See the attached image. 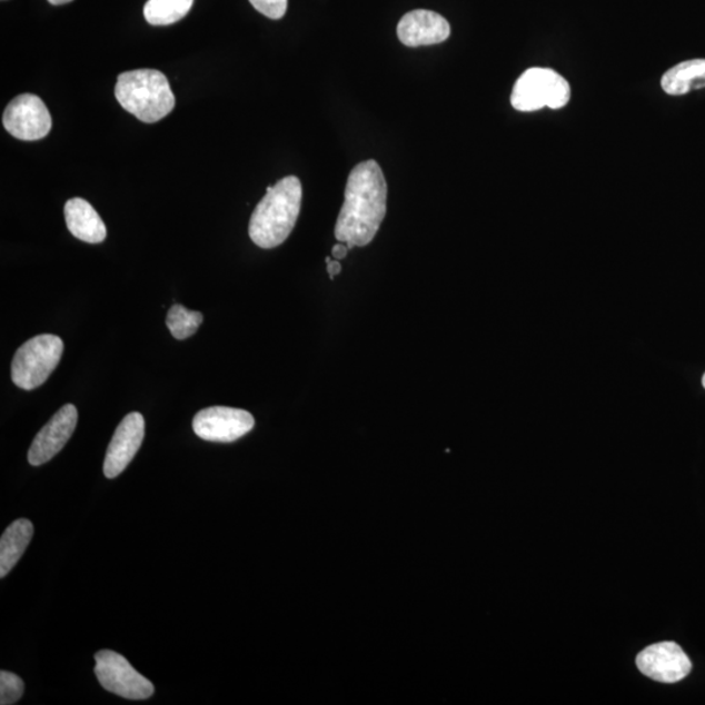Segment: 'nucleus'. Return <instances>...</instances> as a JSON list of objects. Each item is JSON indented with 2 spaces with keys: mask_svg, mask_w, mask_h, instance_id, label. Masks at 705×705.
I'll use <instances>...</instances> for the list:
<instances>
[{
  "mask_svg": "<svg viewBox=\"0 0 705 705\" xmlns=\"http://www.w3.org/2000/svg\"><path fill=\"white\" fill-rule=\"evenodd\" d=\"M387 212V183L379 163H358L350 171L345 200L335 227L337 241L352 247L369 245Z\"/></svg>",
  "mask_w": 705,
  "mask_h": 705,
  "instance_id": "1",
  "label": "nucleus"
},
{
  "mask_svg": "<svg viewBox=\"0 0 705 705\" xmlns=\"http://www.w3.org/2000/svg\"><path fill=\"white\" fill-rule=\"evenodd\" d=\"M302 185L295 176L268 187L249 225L251 241L260 249H275L287 241L301 212Z\"/></svg>",
  "mask_w": 705,
  "mask_h": 705,
  "instance_id": "2",
  "label": "nucleus"
},
{
  "mask_svg": "<svg viewBox=\"0 0 705 705\" xmlns=\"http://www.w3.org/2000/svg\"><path fill=\"white\" fill-rule=\"evenodd\" d=\"M116 97L139 121L156 123L176 107L169 80L157 70L127 71L118 77Z\"/></svg>",
  "mask_w": 705,
  "mask_h": 705,
  "instance_id": "3",
  "label": "nucleus"
},
{
  "mask_svg": "<svg viewBox=\"0 0 705 705\" xmlns=\"http://www.w3.org/2000/svg\"><path fill=\"white\" fill-rule=\"evenodd\" d=\"M63 349L61 337L56 335L36 336L22 344L11 366L13 384L27 391L42 386L57 369Z\"/></svg>",
  "mask_w": 705,
  "mask_h": 705,
  "instance_id": "4",
  "label": "nucleus"
},
{
  "mask_svg": "<svg viewBox=\"0 0 705 705\" xmlns=\"http://www.w3.org/2000/svg\"><path fill=\"white\" fill-rule=\"evenodd\" d=\"M572 99V87L558 72L534 67L517 79L512 95L517 111L530 112L549 108H565Z\"/></svg>",
  "mask_w": 705,
  "mask_h": 705,
  "instance_id": "5",
  "label": "nucleus"
},
{
  "mask_svg": "<svg viewBox=\"0 0 705 705\" xmlns=\"http://www.w3.org/2000/svg\"><path fill=\"white\" fill-rule=\"evenodd\" d=\"M95 659L97 679L107 692L130 701H145L155 694L152 682L142 677L117 652H97Z\"/></svg>",
  "mask_w": 705,
  "mask_h": 705,
  "instance_id": "6",
  "label": "nucleus"
},
{
  "mask_svg": "<svg viewBox=\"0 0 705 705\" xmlns=\"http://www.w3.org/2000/svg\"><path fill=\"white\" fill-rule=\"evenodd\" d=\"M255 419L249 411L228 407L202 409L193 417L192 427L199 438L217 444H231L249 434Z\"/></svg>",
  "mask_w": 705,
  "mask_h": 705,
  "instance_id": "7",
  "label": "nucleus"
},
{
  "mask_svg": "<svg viewBox=\"0 0 705 705\" xmlns=\"http://www.w3.org/2000/svg\"><path fill=\"white\" fill-rule=\"evenodd\" d=\"M3 126L13 138L34 141L48 137L51 130V116L47 105L34 95H21L6 108Z\"/></svg>",
  "mask_w": 705,
  "mask_h": 705,
  "instance_id": "8",
  "label": "nucleus"
},
{
  "mask_svg": "<svg viewBox=\"0 0 705 705\" xmlns=\"http://www.w3.org/2000/svg\"><path fill=\"white\" fill-rule=\"evenodd\" d=\"M636 665L645 677L662 684L685 679L693 669L685 651L674 642L649 645L636 657Z\"/></svg>",
  "mask_w": 705,
  "mask_h": 705,
  "instance_id": "9",
  "label": "nucleus"
},
{
  "mask_svg": "<svg viewBox=\"0 0 705 705\" xmlns=\"http://www.w3.org/2000/svg\"><path fill=\"white\" fill-rule=\"evenodd\" d=\"M78 425V409L75 405L67 404L59 409L50 421L36 435L31 448H29V464L39 467L48 463L62 451L70 440Z\"/></svg>",
  "mask_w": 705,
  "mask_h": 705,
  "instance_id": "10",
  "label": "nucleus"
},
{
  "mask_svg": "<svg viewBox=\"0 0 705 705\" xmlns=\"http://www.w3.org/2000/svg\"><path fill=\"white\" fill-rule=\"evenodd\" d=\"M146 423L145 417L137 411L127 415L119 424L110 441L107 457L103 463V474L108 478H116L129 467L135 455L145 439Z\"/></svg>",
  "mask_w": 705,
  "mask_h": 705,
  "instance_id": "11",
  "label": "nucleus"
},
{
  "mask_svg": "<svg viewBox=\"0 0 705 705\" xmlns=\"http://www.w3.org/2000/svg\"><path fill=\"white\" fill-rule=\"evenodd\" d=\"M451 27L441 14L427 10H416L404 14L397 26V37L405 47H429L448 40Z\"/></svg>",
  "mask_w": 705,
  "mask_h": 705,
  "instance_id": "12",
  "label": "nucleus"
},
{
  "mask_svg": "<svg viewBox=\"0 0 705 705\" xmlns=\"http://www.w3.org/2000/svg\"><path fill=\"white\" fill-rule=\"evenodd\" d=\"M64 217L67 228L75 238L87 244H101L107 238V227L89 202L73 198L66 202Z\"/></svg>",
  "mask_w": 705,
  "mask_h": 705,
  "instance_id": "13",
  "label": "nucleus"
},
{
  "mask_svg": "<svg viewBox=\"0 0 705 705\" xmlns=\"http://www.w3.org/2000/svg\"><path fill=\"white\" fill-rule=\"evenodd\" d=\"M33 524L27 519L13 522L0 539V577H6L17 566L32 542Z\"/></svg>",
  "mask_w": 705,
  "mask_h": 705,
  "instance_id": "14",
  "label": "nucleus"
},
{
  "mask_svg": "<svg viewBox=\"0 0 705 705\" xmlns=\"http://www.w3.org/2000/svg\"><path fill=\"white\" fill-rule=\"evenodd\" d=\"M662 88L669 96H685L705 88V59H693L672 67L664 73Z\"/></svg>",
  "mask_w": 705,
  "mask_h": 705,
  "instance_id": "15",
  "label": "nucleus"
},
{
  "mask_svg": "<svg viewBox=\"0 0 705 705\" xmlns=\"http://www.w3.org/2000/svg\"><path fill=\"white\" fill-rule=\"evenodd\" d=\"M193 0H148L145 18L151 26H171L186 18L192 9Z\"/></svg>",
  "mask_w": 705,
  "mask_h": 705,
  "instance_id": "16",
  "label": "nucleus"
},
{
  "mask_svg": "<svg viewBox=\"0 0 705 705\" xmlns=\"http://www.w3.org/2000/svg\"><path fill=\"white\" fill-rule=\"evenodd\" d=\"M202 314L187 310L182 305H175L168 312L167 326L177 340L189 339L198 331L202 322Z\"/></svg>",
  "mask_w": 705,
  "mask_h": 705,
  "instance_id": "17",
  "label": "nucleus"
},
{
  "mask_svg": "<svg viewBox=\"0 0 705 705\" xmlns=\"http://www.w3.org/2000/svg\"><path fill=\"white\" fill-rule=\"evenodd\" d=\"M24 694V682L19 675L3 671L0 673V704H17Z\"/></svg>",
  "mask_w": 705,
  "mask_h": 705,
  "instance_id": "18",
  "label": "nucleus"
},
{
  "mask_svg": "<svg viewBox=\"0 0 705 705\" xmlns=\"http://www.w3.org/2000/svg\"><path fill=\"white\" fill-rule=\"evenodd\" d=\"M254 9L265 14V17L279 20L288 10V0H250Z\"/></svg>",
  "mask_w": 705,
  "mask_h": 705,
  "instance_id": "19",
  "label": "nucleus"
},
{
  "mask_svg": "<svg viewBox=\"0 0 705 705\" xmlns=\"http://www.w3.org/2000/svg\"><path fill=\"white\" fill-rule=\"evenodd\" d=\"M326 262H327L328 275L329 277H331V280H334L335 277L341 272L342 268H341L340 261L331 260V258H327Z\"/></svg>",
  "mask_w": 705,
  "mask_h": 705,
  "instance_id": "20",
  "label": "nucleus"
},
{
  "mask_svg": "<svg viewBox=\"0 0 705 705\" xmlns=\"http://www.w3.org/2000/svg\"><path fill=\"white\" fill-rule=\"evenodd\" d=\"M348 251H349V247H348L347 244H342V242L337 244V245L334 246L332 257L336 260L345 259V258H347Z\"/></svg>",
  "mask_w": 705,
  "mask_h": 705,
  "instance_id": "21",
  "label": "nucleus"
},
{
  "mask_svg": "<svg viewBox=\"0 0 705 705\" xmlns=\"http://www.w3.org/2000/svg\"><path fill=\"white\" fill-rule=\"evenodd\" d=\"M48 2L52 6H62L72 2V0H48Z\"/></svg>",
  "mask_w": 705,
  "mask_h": 705,
  "instance_id": "22",
  "label": "nucleus"
},
{
  "mask_svg": "<svg viewBox=\"0 0 705 705\" xmlns=\"http://www.w3.org/2000/svg\"><path fill=\"white\" fill-rule=\"evenodd\" d=\"M703 386L705 388V374H704V377H703Z\"/></svg>",
  "mask_w": 705,
  "mask_h": 705,
  "instance_id": "23",
  "label": "nucleus"
}]
</instances>
